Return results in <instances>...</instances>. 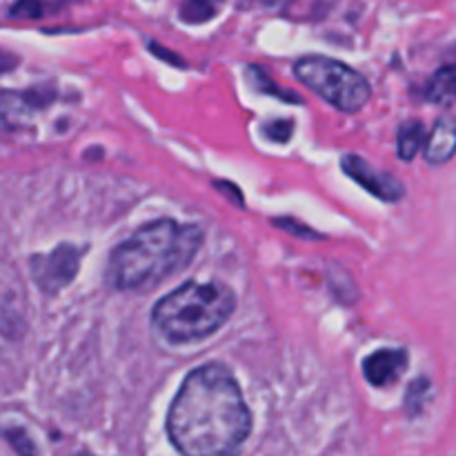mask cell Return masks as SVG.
<instances>
[{"label": "cell", "mask_w": 456, "mask_h": 456, "mask_svg": "<svg viewBox=\"0 0 456 456\" xmlns=\"http://www.w3.org/2000/svg\"><path fill=\"white\" fill-rule=\"evenodd\" d=\"M252 432V412L234 374L221 363L187 374L167 414V435L183 456H234Z\"/></svg>", "instance_id": "cell-1"}, {"label": "cell", "mask_w": 456, "mask_h": 456, "mask_svg": "<svg viewBox=\"0 0 456 456\" xmlns=\"http://www.w3.org/2000/svg\"><path fill=\"white\" fill-rule=\"evenodd\" d=\"M203 245V232L176 221L150 223L118 245L110 256L107 281L116 289L142 292L185 270Z\"/></svg>", "instance_id": "cell-2"}, {"label": "cell", "mask_w": 456, "mask_h": 456, "mask_svg": "<svg viewBox=\"0 0 456 456\" xmlns=\"http://www.w3.org/2000/svg\"><path fill=\"white\" fill-rule=\"evenodd\" d=\"M234 307V292L218 281L185 283L160 298L151 312V323L169 343L203 341L227 323Z\"/></svg>", "instance_id": "cell-3"}, {"label": "cell", "mask_w": 456, "mask_h": 456, "mask_svg": "<svg viewBox=\"0 0 456 456\" xmlns=\"http://www.w3.org/2000/svg\"><path fill=\"white\" fill-rule=\"evenodd\" d=\"M294 74L305 87L347 114L359 111L372 94L363 74L334 58L305 56L294 65Z\"/></svg>", "instance_id": "cell-4"}, {"label": "cell", "mask_w": 456, "mask_h": 456, "mask_svg": "<svg viewBox=\"0 0 456 456\" xmlns=\"http://www.w3.org/2000/svg\"><path fill=\"white\" fill-rule=\"evenodd\" d=\"M85 249L76 245H58L53 252L31 258V274L45 294H58L78 274Z\"/></svg>", "instance_id": "cell-5"}, {"label": "cell", "mask_w": 456, "mask_h": 456, "mask_svg": "<svg viewBox=\"0 0 456 456\" xmlns=\"http://www.w3.org/2000/svg\"><path fill=\"white\" fill-rule=\"evenodd\" d=\"M343 172L352 178V181L359 183L363 190H368L370 194L377 196V199L387 200V203H396V200L403 199L405 187L403 183L396 181L392 174L379 172L377 167H372L370 163H365L361 156H343Z\"/></svg>", "instance_id": "cell-6"}, {"label": "cell", "mask_w": 456, "mask_h": 456, "mask_svg": "<svg viewBox=\"0 0 456 456\" xmlns=\"http://www.w3.org/2000/svg\"><path fill=\"white\" fill-rule=\"evenodd\" d=\"M408 361L405 350H377L363 361V374L374 387L392 386L405 372Z\"/></svg>", "instance_id": "cell-7"}, {"label": "cell", "mask_w": 456, "mask_h": 456, "mask_svg": "<svg viewBox=\"0 0 456 456\" xmlns=\"http://www.w3.org/2000/svg\"><path fill=\"white\" fill-rule=\"evenodd\" d=\"M426 160L430 165H444L456 154V118L441 116L426 141Z\"/></svg>", "instance_id": "cell-8"}, {"label": "cell", "mask_w": 456, "mask_h": 456, "mask_svg": "<svg viewBox=\"0 0 456 456\" xmlns=\"http://www.w3.org/2000/svg\"><path fill=\"white\" fill-rule=\"evenodd\" d=\"M31 116V101L16 92H0V129L25 125Z\"/></svg>", "instance_id": "cell-9"}, {"label": "cell", "mask_w": 456, "mask_h": 456, "mask_svg": "<svg viewBox=\"0 0 456 456\" xmlns=\"http://www.w3.org/2000/svg\"><path fill=\"white\" fill-rule=\"evenodd\" d=\"M426 98L435 105L450 107L456 102V65L441 67L430 78L426 89Z\"/></svg>", "instance_id": "cell-10"}, {"label": "cell", "mask_w": 456, "mask_h": 456, "mask_svg": "<svg viewBox=\"0 0 456 456\" xmlns=\"http://www.w3.org/2000/svg\"><path fill=\"white\" fill-rule=\"evenodd\" d=\"M423 141H426V129H423V125L419 120H408V123L401 125L399 142H396L399 159L410 163L423 147Z\"/></svg>", "instance_id": "cell-11"}, {"label": "cell", "mask_w": 456, "mask_h": 456, "mask_svg": "<svg viewBox=\"0 0 456 456\" xmlns=\"http://www.w3.org/2000/svg\"><path fill=\"white\" fill-rule=\"evenodd\" d=\"M223 3L225 0H187L185 9H183V18L191 22H203L216 13Z\"/></svg>", "instance_id": "cell-12"}, {"label": "cell", "mask_w": 456, "mask_h": 456, "mask_svg": "<svg viewBox=\"0 0 456 456\" xmlns=\"http://www.w3.org/2000/svg\"><path fill=\"white\" fill-rule=\"evenodd\" d=\"M428 395H430V381L428 379H417L410 383L408 396H405V408H408L410 417H417L426 405Z\"/></svg>", "instance_id": "cell-13"}, {"label": "cell", "mask_w": 456, "mask_h": 456, "mask_svg": "<svg viewBox=\"0 0 456 456\" xmlns=\"http://www.w3.org/2000/svg\"><path fill=\"white\" fill-rule=\"evenodd\" d=\"M249 76H252L254 85H256V87L261 89V92H265V94H272V96H276V98H285V101L301 102V98H298V96H294V94H289V92H283V89H279V85H274V83H272V80L267 78V74H265V71H263V69H258V67H252V69H249Z\"/></svg>", "instance_id": "cell-14"}, {"label": "cell", "mask_w": 456, "mask_h": 456, "mask_svg": "<svg viewBox=\"0 0 456 456\" xmlns=\"http://www.w3.org/2000/svg\"><path fill=\"white\" fill-rule=\"evenodd\" d=\"M263 132H265V136L270 138V141L288 142L294 132V125L292 120H272V123H267L265 127H263Z\"/></svg>", "instance_id": "cell-15"}, {"label": "cell", "mask_w": 456, "mask_h": 456, "mask_svg": "<svg viewBox=\"0 0 456 456\" xmlns=\"http://www.w3.org/2000/svg\"><path fill=\"white\" fill-rule=\"evenodd\" d=\"M12 16L16 18H38L40 3L38 0H18L12 7Z\"/></svg>", "instance_id": "cell-16"}, {"label": "cell", "mask_w": 456, "mask_h": 456, "mask_svg": "<svg viewBox=\"0 0 456 456\" xmlns=\"http://www.w3.org/2000/svg\"><path fill=\"white\" fill-rule=\"evenodd\" d=\"M9 441H12V445L18 450V454L20 456H36L34 445H31L29 439H27L25 432H9Z\"/></svg>", "instance_id": "cell-17"}, {"label": "cell", "mask_w": 456, "mask_h": 456, "mask_svg": "<svg viewBox=\"0 0 456 456\" xmlns=\"http://www.w3.org/2000/svg\"><path fill=\"white\" fill-rule=\"evenodd\" d=\"M151 49H154V53H159V56H165V53L163 52H160V49L159 47H154V45H151ZM169 58V62H178V65H183V62L181 61H178V58H172V56H167Z\"/></svg>", "instance_id": "cell-18"}, {"label": "cell", "mask_w": 456, "mask_h": 456, "mask_svg": "<svg viewBox=\"0 0 456 456\" xmlns=\"http://www.w3.org/2000/svg\"><path fill=\"white\" fill-rule=\"evenodd\" d=\"M74 456H92V454H85V452H80V454H74Z\"/></svg>", "instance_id": "cell-19"}]
</instances>
